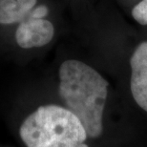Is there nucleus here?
Instances as JSON below:
<instances>
[{
  "label": "nucleus",
  "instance_id": "obj_1",
  "mask_svg": "<svg viewBox=\"0 0 147 147\" xmlns=\"http://www.w3.org/2000/svg\"><path fill=\"white\" fill-rule=\"evenodd\" d=\"M108 85L100 74L82 61L66 60L59 68V95L92 139L100 137L103 131Z\"/></svg>",
  "mask_w": 147,
  "mask_h": 147
},
{
  "label": "nucleus",
  "instance_id": "obj_6",
  "mask_svg": "<svg viewBox=\"0 0 147 147\" xmlns=\"http://www.w3.org/2000/svg\"><path fill=\"white\" fill-rule=\"evenodd\" d=\"M132 16L140 25H147V0H142L132 10Z\"/></svg>",
  "mask_w": 147,
  "mask_h": 147
},
{
  "label": "nucleus",
  "instance_id": "obj_5",
  "mask_svg": "<svg viewBox=\"0 0 147 147\" xmlns=\"http://www.w3.org/2000/svg\"><path fill=\"white\" fill-rule=\"evenodd\" d=\"M36 3V0H0V24L22 21Z\"/></svg>",
  "mask_w": 147,
  "mask_h": 147
},
{
  "label": "nucleus",
  "instance_id": "obj_2",
  "mask_svg": "<svg viewBox=\"0 0 147 147\" xmlns=\"http://www.w3.org/2000/svg\"><path fill=\"white\" fill-rule=\"evenodd\" d=\"M19 134L27 147H89L81 121L58 105L38 107L22 122Z\"/></svg>",
  "mask_w": 147,
  "mask_h": 147
},
{
  "label": "nucleus",
  "instance_id": "obj_3",
  "mask_svg": "<svg viewBox=\"0 0 147 147\" xmlns=\"http://www.w3.org/2000/svg\"><path fill=\"white\" fill-rule=\"evenodd\" d=\"M54 26L49 20L29 17L18 26L16 39L21 48H37L48 44L54 37Z\"/></svg>",
  "mask_w": 147,
  "mask_h": 147
},
{
  "label": "nucleus",
  "instance_id": "obj_4",
  "mask_svg": "<svg viewBox=\"0 0 147 147\" xmlns=\"http://www.w3.org/2000/svg\"><path fill=\"white\" fill-rule=\"evenodd\" d=\"M132 96L140 108L147 112V41L140 43L130 59Z\"/></svg>",
  "mask_w": 147,
  "mask_h": 147
},
{
  "label": "nucleus",
  "instance_id": "obj_7",
  "mask_svg": "<svg viewBox=\"0 0 147 147\" xmlns=\"http://www.w3.org/2000/svg\"><path fill=\"white\" fill-rule=\"evenodd\" d=\"M47 13H48V9L46 6H40L32 11L30 17L32 18H43Z\"/></svg>",
  "mask_w": 147,
  "mask_h": 147
}]
</instances>
